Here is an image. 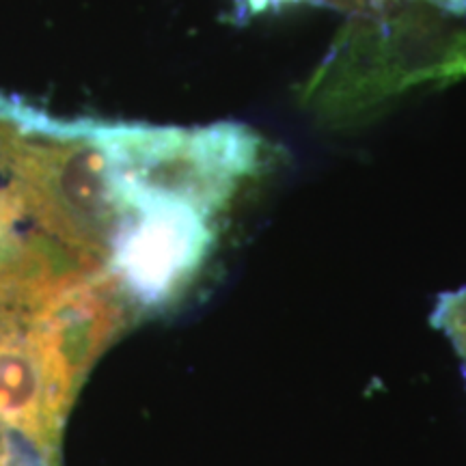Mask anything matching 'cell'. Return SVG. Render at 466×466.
<instances>
[{"label": "cell", "mask_w": 466, "mask_h": 466, "mask_svg": "<svg viewBox=\"0 0 466 466\" xmlns=\"http://www.w3.org/2000/svg\"><path fill=\"white\" fill-rule=\"evenodd\" d=\"M141 319L119 281L61 296H0V419L61 450L93 365Z\"/></svg>", "instance_id": "obj_1"}, {"label": "cell", "mask_w": 466, "mask_h": 466, "mask_svg": "<svg viewBox=\"0 0 466 466\" xmlns=\"http://www.w3.org/2000/svg\"><path fill=\"white\" fill-rule=\"evenodd\" d=\"M0 466H61V450L42 445L0 419Z\"/></svg>", "instance_id": "obj_2"}, {"label": "cell", "mask_w": 466, "mask_h": 466, "mask_svg": "<svg viewBox=\"0 0 466 466\" xmlns=\"http://www.w3.org/2000/svg\"><path fill=\"white\" fill-rule=\"evenodd\" d=\"M244 3L250 11H261L275 5L299 3V0H244ZM313 3H319V0H313ZM324 3L335 5V7H380V5H387V0H324Z\"/></svg>", "instance_id": "obj_3"}]
</instances>
